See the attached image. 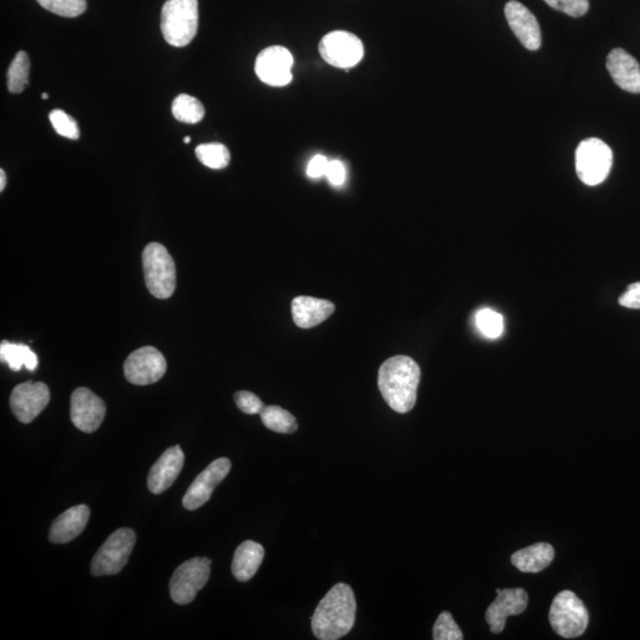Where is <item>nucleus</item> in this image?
Segmentation results:
<instances>
[{
    "label": "nucleus",
    "instance_id": "obj_37",
    "mask_svg": "<svg viewBox=\"0 0 640 640\" xmlns=\"http://www.w3.org/2000/svg\"><path fill=\"white\" fill-rule=\"evenodd\" d=\"M6 187V175H5V171L2 169L0 170V191H4Z\"/></svg>",
    "mask_w": 640,
    "mask_h": 640
},
{
    "label": "nucleus",
    "instance_id": "obj_31",
    "mask_svg": "<svg viewBox=\"0 0 640 640\" xmlns=\"http://www.w3.org/2000/svg\"><path fill=\"white\" fill-rule=\"evenodd\" d=\"M50 123L60 136L68 139H79L80 128L73 117L62 110H54L49 115Z\"/></svg>",
    "mask_w": 640,
    "mask_h": 640
},
{
    "label": "nucleus",
    "instance_id": "obj_25",
    "mask_svg": "<svg viewBox=\"0 0 640 640\" xmlns=\"http://www.w3.org/2000/svg\"><path fill=\"white\" fill-rule=\"evenodd\" d=\"M172 114L176 120L185 124H197L206 115L202 102L194 96L179 94L172 104Z\"/></svg>",
    "mask_w": 640,
    "mask_h": 640
},
{
    "label": "nucleus",
    "instance_id": "obj_19",
    "mask_svg": "<svg viewBox=\"0 0 640 640\" xmlns=\"http://www.w3.org/2000/svg\"><path fill=\"white\" fill-rule=\"evenodd\" d=\"M89 517H91V510L85 504L76 505V507L64 511L51 524L50 542L63 544L73 541L85 530Z\"/></svg>",
    "mask_w": 640,
    "mask_h": 640
},
{
    "label": "nucleus",
    "instance_id": "obj_35",
    "mask_svg": "<svg viewBox=\"0 0 640 640\" xmlns=\"http://www.w3.org/2000/svg\"><path fill=\"white\" fill-rule=\"evenodd\" d=\"M325 176L329 179V182L332 185H335V187H341V185L344 184L345 179H347V171H345V166L342 162H339V160H331Z\"/></svg>",
    "mask_w": 640,
    "mask_h": 640
},
{
    "label": "nucleus",
    "instance_id": "obj_18",
    "mask_svg": "<svg viewBox=\"0 0 640 640\" xmlns=\"http://www.w3.org/2000/svg\"><path fill=\"white\" fill-rule=\"evenodd\" d=\"M606 67L614 83L623 91L640 93V66L635 57L624 49H613L607 56Z\"/></svg>",
    "mask_w": 640,
    "mask_h": 640
},
{
    "label": "nucleus",
    "instance_id": "obj_8",
    "mask_svg": "<svg viewBox=\"0 0 640 640\" xmlns=\"http://www.w3.org/2000/svg\"><path fill=\"white\" fill-rule=\"evenodd\" d=\"M211 560L195 558L179 566L170 581L172 600L178 605H188L194 601L210 578Z\"/></svg>",
    "mask_w": 640,
    "mask_h": 640
},
{
    "label": "nucleus",
    "instance_id": "obj_22",
    "mask_svg": "<svg viewBox=\"0 0 640 640\" xmlns=\"http://www.w3.org/2000/svg\"><path fill=\"white\" fill-rule=\"evenodd\" d=\"M555 556L552 544L536 543L511 556L512 565L523 573H540L550 566Z\"/></svg>",
    "mask_w": 640,
    "mask_h": 640
},
{
    "label": "nucleus",
    "instance_id": "obj_30",
    "mask_svg": "<svg viewBox=\"0 0 640 640\" xmlns=\"http://www.w3.org/2000/svg\"><path fill=\"white\" fill-rule=\"evenodd\" d=\"M433 639L435 640H463L462 630L452 617L450 612H443L433 627Z\"/></svg>",
    "mask_w": 640,
    "mask_h": 640
},
{
    "label": "nucleus",
    "instance_id": "obj_13",
    "mask_svg": "<svg viewBox=\"0 0 640 640\" xmlns=\"http://www.w3.org/2000/svg\"><path fill=\"white\" fill-rule=\"evenodd\" d=\"M106 405L91 389L78 388L70 399V419L78 430L93 433L101 426Z\"/></svg>",
    "mask_w": 640,
    "mask_h": 640
},
{
    "label": "nucleus",
    "instance_id": "obj_34",
    "mask_svg": "<svg viewBox=\"0 0 640 640\" xmlns=\"http://www.w3.org/2000/svg\"><path fill=\"white\" fill-rule=\"evenodd\" d=\"M619 304L627 307V309H640V283H635L626 288V291L620 296Z\"/></svg>",
    "mask_w": 640,
    "mask_h": 640
},
{
    "label": "nucleus",
    "instance_id": "obj_1",
    "mask_svg": "<svg viewBox=\"0 0 640 640\" xmlns=\"http://www.w3.org/2000/svg\"><path fill=\"white\" fill-rule=\"evenodd\" d=\"M357 604L354 591L337 584L320 601L311 620L312 631L320 640L347 636L355 625Z\"/></svg>",
    "mask_w": 640,
    "mask_h": 640
},
{
    "label": "nucleus",
    "instance_id": "obj_10",
    "mask_svg": "<svg viewBox=\"0 0 640 640\" xmlns=\"http://www.w3.org/2000/svg\"><path fill=\"white\" fill-rule=\"evenodd\" d=\"M168 363L162 352L153 347H144L133 351L127 357L124 371L128 382L136 386H149L156 383L166 373Z\"/></svg>",
    "mask_w": 640,
    "mask_h": 640
},
{
    "label": "nucleus",
    "instance_id": "obj_12",
    "mask_svg": "<svg viewBox=\"0 0 640 640\" xmlns=\"http://www.w3.org/2000/svg\"><path fill=\"white\" fill-rule=\"evenodd\" d=\"M50 401V390L43 382H25L12 390L10 405L16 418L23 424H30Z\"/></svg>",
    "mask_w": 640,
    "mask_h": 640
},
{
    "label": "nucleus",
    "instance_id": "obj_4",
    "mask_svg": "<svg viewBox=\"0 0 640 640\" xmlns=\"http://www.w3.org/2000/svg\"><path fill=\"white\" fill-rule=\"evenodd\" d=\"M143 268L147 290L157 299H168L176 290V264L168 249L151 242L143 252Z\"/></svg>",
    "mask_w": 640,
    "mask_h": 640
},
{
    "label": "nucleus",
    "instance_id": "obj_2",
    "mask_svg": "<svg viewBox=\"0 0 640 640\" xmlns=\"http://www.w3.org/2000/svg\"><path fill=\"white\" fill-rule=\"evenodd\" d=\"M421 370L413 358L394 356L379 370V388L384 401L400 414L411 412L418 396Z\"/></svg>",
    "mask_w": 640,
    "mask_h": 640
},
{
    "label": "nucleus",
    "instance_id": "obj_5",
    "mask_svg": "<svg viewBox=\"0 0 640 640\" xmlns=\"http://www.w3.org/2000/svg\"><path fill=\"white\" fill-rule=\"evenodd\" d=\"M549 622L559 636L567 639L584 635L590 616L582 600L572 591L556 595L549 611Z\"/></svg>",
    "mask_w": 640,
    "mask_h": 640
},
{
    "label": "nucleus",
    "instance_id": "obj_21",
    "mask_svg": "<svg viewBox=\"0 0 640 640\" xmlns=\"http://www.w3.org/2000/svg\"><path fill=\"white\" fill-rule=\"evenodd\" d=\"M264 558L265 549L261 544L254 541L243 542L234 555L232 563L234 578L241 582L251 580L259 571Z\"/></svg>",
    "mask_w": 640,
    "mask_h": 640
},
{
    "label": "nucleus",
    "instance_id": "obj_27",
    "mask_svg": "<svg viewBox=\"0 0 640 640\" xmlns=\"http://www.w3.org/2000/svg\"><path fill=\"white\" fill-rule=\"evenodd\" d=\"M196 156L209 169L222 170L230 163V152L226 145L220 143L198 145Z\"/></svg>",
    "mask_w": 640,
    "mask_h": 640
},
{
    "label": "nucleus",
    "instance_id": "obj_39",
    "mask_svg": "<svg viewBox=\"0 0 640 640\" xmlns=\"http://www.w3.org/2000/svg\"><path fill=\"white\" fill-rule=\"evenodd\" d=\"M42 98L44 100H47L49 98V94H47V93L42 94Z\"/></svg>",
    "mask_w": 640,
    "mask_h": 640
},
{
    "label": "nucleus",
    "instance_id": "obj_16",
    "mask_svg": "<svg viewBox=\"0 0 640 640\" xmlns=\"http://www.w3.org/2000/svg\"><path fill=\"white\" fill-rule=\"evenodd\" d=\"M505 17L509 27L523 44L524 48L535 51L541 48V28L533 12L516 0L505 5Z\"/></svg>",
    "mask_w": 640,
    "mask_h": 640
},
{
    "label": "nucleus",
    "instance_id": "obj_20",
    "mask_svg": "<svg viewBox=\"0 0 640 640\" xmlns=\"http://www.w3.org/2000/svg\"><path fill=\"white\" fill-rule=\"evenodd\" d=\"M335 309V305L329 300L313 297H297L292 302L293 320L300 329L315 328L325 322Z\"/></svg>",
    "mask_w": 640,
    "mask_h": 640
},
{
    "label": "nucleus",
    "instance_id": "obj_6",
    "mask_svg": "<svg viewBox=\"0 0 640 640\" xmlns=\"http://www.w3.org/2000/svg\"><path fill=\"white\" fill-rule=\"evenodd\" d=\"M613 164L610 146L598 138L581 142L575 152V169L580 181L595 187L606 181Z\"/></svg>",
    "mask_w": 640,
    "mask_h": 640
},
{
    "label": "nucleus",
    "instance_id": "obj_29",
    "mask_svg": "<svg viewBox=\"0 0 640 640\" xmlns=\"http://www.w3.org/2000/svg\"><path fill=\"white\" fill-rule=\"evenodd\" d=\"M478 329L485 337L496 339L501 337L504 330L503 316L490 309L480 310L476 316Z\"/></svg>",
    "mask_w": 640,
    "mask_h": 640
},
{
    "label": "nucleus",
    "instance_id": "obj_17",
    "mask_svg": "<svg viewBox=\"0 0 640 640\" xmlns=\"http://www.w3.org/2000/svg\"><path fill=\"white\" fill-rule=\"evenodd\" d=\"M184 460V453L178 445L168 448L160 456L147 478V486L152 494L160 495L171 488L183 469Z\"/></svg>",
    "mask_w": 640,
    "mask_h": 640
},
{
    "label": "nucleus",
    "instance_id": "obj_26",
    "mask_svg": "<svg viewBox=\"0 0 640 640\" xmlns=\"http://www.w3.org/2000/svg\"><path fill=\"white\" fill-rule=\"evenodd\" d=\"M30 74V59L25 51H19L8 70V88L12 94H19L27 88Z\"/></svg>",
    "mask_w": 640,
    "mask_h": 640
},
{
    "label": "nucleus",
    "instance_id": "obj_33",
    "mask_svg": "<svg viewBox=\"0 0 640 640\" xmlns=\"http://www.w3.org/2000/svg\"><path fill=\"white\" fill-rule=\"evenodd\" d=\"M234 399L240 411L248 415L260 414L265 408L258 396L246 390L236 393Z\"/></svg>",
    "mask_w": 640,
    "mask_h": 640
},
{
    "label": "nucleus",
    "instance_id": "obj_14",
    "mask_svg": "<svg viewBox=\"0 0 640 640\" xmlns=\"http://www.w3.org/2000/svg\"><path fill=\"white\" fill-rule=\"evenodd\" d=\"M232 463L227 458H220L211 463L200 473L190 485L183 497V507L189 511L197 510L206 504L214 490L228 476Z\"/></svg>",
    "mask_w": 640,
    "mask_h": 640
},
{
    "label": "nucleus",
    "instance_id": "obj_7",
    "mask_svg": "<svg viewBox=\"0 0 640 640\" xmlns=\"http://www.w3.org/2000/svg\"><path fill=\"white\" fill-rule=\"evenodd\" d=\"M136 544V534L132 529L114 531L102 544L92 561L94 576L115 575L123 571Z\"/></svg>",
    "mask_w": 640,
    "mask_h": 640
},
{
    "label": "nucleus",
    "instance_id": "obj_3",
    "mask_svg": "<svg viewBox=\"0 0 640 640\" xmlns=\"http://www.w3.org/2000/svg\"><path fill=\"white\" fill-rule=\"evenodd\" d=\"M160 29L170 46H188L198 30V0H168L163 6Z\"/></svg>",
    "mask_w": 640,
    "mask_h": 640
},
{
    "label": "nucleus",
    "instance_id": "obj_28",
    "mask_svg": "<svg viewBox=\"0 0 640 640\" xmlns=\"http://www.w3.org/2000/svg\"><path fill=\"white\" fill-rule=\"evenodd\" d=\"M38 4L61 17H79L87 10V0H36Z\"/></svg>",
    "mask_w": 640,
    "mask_h": 640
},
{
    "label": "nucleus",
    "instance_id": "obj_24",
    "mask_svg": "<svg viewBox=\"0 0 640 640\" xmlns=\"http://www.w3.org/2000/svg\"><path fill=\"white\" fill-rule=\"evenodd\" d=\"M262 424L268 430L280 434H292L298 430L296 418L279 406H267L260 413Z\"/></svg>",
    "mask_w": 640,
    "mask_h": 640
},
{
    "label": "nucleus",
    "instance_id": "obj_15",
    "mask_svg": "<svg viewBox=\"0 0 640 640\" xmlns=\"http://www.w3.org/2000/svg\"><path fill=\"white\" fill-rule=\"evenodd\" d=\"M529 595L523 588H507L497 590V598L485 613L486 623L492 633H501L505 629L507 619L518 616L527 610Z\"/></svg>",
    "mask_w": 640,
    "mask_h": 640
},
{
    "label": "nucleus",
    "instance_id": "obj_38",
    "mask_svg": "<svg viewBox=\"0 0 640 640\" xmlns=\"http://www.w3.org/2000/svg\"><path fill=\"white\" fill-rule=\"evenodd\" d=\"M190 142H191L190 137H185V138H184V143H185V144H189Z\"/></svg>",
    "mask_w": 640,
    "mask_h": 640
},
{
    "label": "nucleus",
    "instance_id": "obj_23",
    "mask_svg": "<svg viewBox=\"0 0 640 640\" xmlns=\"http://www.w3.org/2000/svg\"><path fill=\"white\" fill-rule=\"evenodd\" d=\"M0 357L14 371H19L22 367L34 371L38 364L35 352L24 344L3 342L0 345Z\"/></svg>",
    "mask_w": 640,
    "mask_h": 640
},
{
    "label": "nucleus",
    "instance_id": "obj_9",
    "mask_svg": "<svg viewBox=\"0 0 640 640\" xmlns=\"http://www.w3.org/2000/svg\"><path fill=\"white\" fill-rule=\"evenodd\" d=\"M319 53L330 66L349 69L357 66L364 56L363 43L348 31H332L319 43Z\"/></svg>",
    "mask_w": 640,
    "mask_h": 640
},
{
    "label": "nucleus",
    "instance_id": "obj_32",
    "mask_svg": "<svg viewBox=\"0 0 640 640\" xmlns=\"http://www.w3.org/2000/svg\"><path fill=\"white\" fill-rule=\"evenodd\" d=\"M550 8L563 12L571 17H582L590 10L588 0H544Z\"/></svg>",
    "mask_w": 640,
    "mask_h": 640
},
{
    "label": "nucleus",
    "instance_id": "obj_11",
    "mask_svg": "<svg viewBox=\"0 0 640 640\" xmlns=\"http://www.w3.org/2000/svg\"><path fill=\"white\" fill-rule=\"evenodd\" d=\"M292 67L291 51L273 46L261 51L255 62V73L268 86L285 87L292 82Z\"/></svg>",
    "mask_w": 640,
    "mask_h": 640
},
{
    "label": "nucleus",
    "instance_id": "obj_36",
    "mask_svg": "<svg viewBox=\"0 0 640 640\" xmlns=\"http://www.w3.org/2000/svg\"><path fill=\"white\" fill-rule=\"evenodd\" d=\"M329 160L322 155L313 157L309 166H307V175L311 178H320L326 175L328 171Z\"/></svg>",
    "mask_w": 640,
    "mask_h": 640
}]
</instances>
